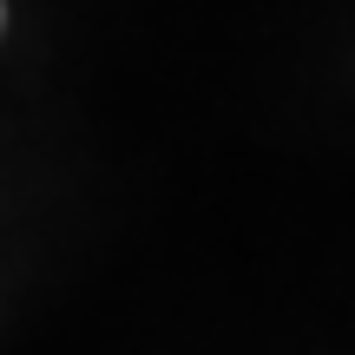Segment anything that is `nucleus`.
Instances as JSON below:
<instances>
[{"label": "nucleus", "instance_id": "1", "mask_svg": "<svg viewBox=\"0 0 355 355\" xmlns=\"http://www.w3.org/2000/svg\"><path fill=\"white\" fill-rule=\"evenodd\" d=\"M0 20H7V13H0Z\"/></svg>", "mask_w": 355, "mask_h": 355}]
</instances>
